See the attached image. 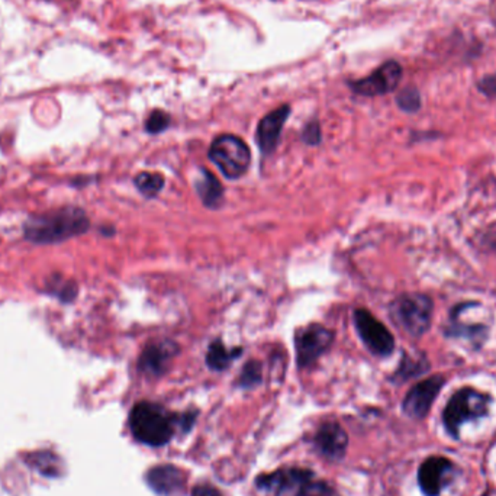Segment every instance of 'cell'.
<instances>
[{
	"label": "cell",
	"instance_id": "obj_13",
	"mask_svg": "<svg viewBox=\"0 0 496 496\" xmlns=\"http://www.w3.org/2000/svg\"><path fill=\"white\" fill-rule=\"evenodd\" d=\"M290 115V106L283 105L276 111L270 112L258 122L257 144L263 155L267 156L276 150L279 139H281L282 130Z\"/></svg>",
	"mask_w": 496,
	"mask_h": 496
},
{
	"label": "cell",
	"instance_id": "obj_26",
	"mask_svg": "<svg viewBox=\"0 0 496 496\" xmlns=\"http://www.w3.org/2000/svg\"><path fill=\"white\" fill-rule=\"evenodd\" d=\"M302 139H304V143L308 144V146H318V144L321 143L320 122L312 121V122L307 123L304 131H302Z\"/></svg>",
	"mask_w": 496,
	"mask_h": 496
},
{
	"label": "cell",
	"instance_id": "obj_5",
	"mask_svg": "<svg viewBox=\"0 0 496 496\" xmlns=\"http://www.w3.org/2000/svg\"><path fill=\"white\" fill-rule=\"evenodd\" d=\"M209 158L223 176L235 181L247 173L250 167L251 153L240 137L223 134L214 139L209 148Z\"/></svg>",
	"mask_w": 496,
	"mask_h": 496
},
{
	"label": "cell",
	"instance_id": "obj_15",
	"mask_svg": "<svg viewBox=\"0 0 496 496\" xmlns=\"http://www.w3.org/2000/svg\"><path fill=\"white\" fill-rule=\"evenodd\" d=\"M147 483L160 495H172L183 488L185 475L176 466L163 465L153 467L147 474Z\"/></svg>",
	"mask_w": 496,
	"mask_h": 496
},
{
	"label": "cell",
	"instance_id": "obj_11",
	"mask_svg": "<svg viewBox=\"0 0 496 496\" xmlns=\"http://www.w3.org/2000/svg\"><path fill=\"white\" fill-rule=\"evenodd\" d=\"M177 351H179V346L170 340L150 342L139 356V372L150 377L162 376L167 372V367Z\"/></svg>",
	"mask_w": 496,
	"mask_h": 496
},
{
	"label": "cell",
	"instance_id": "obj_12",
	"mask_svg": "<svg viewBox=\"0 0 496 496\" xmlns=\"http://www.w3.org/2000/svg\"><path fill=\"white\" fill-rule=\"evenodd\" d=\"M312 477H314V474L311 470L293 467V469L277 470L273 474L260 476L256 481V485L265 492L281 495V493L288 492L290 489L300 488L307 482L312 481Z\"/></svg>",
	"mask_w": 496,
	"mask_h": 496
},
{
	"label": "cell",
	"instance_id": "obj_14",
	"mask_svg": "<svg viewBox=\"0 0 496 496\" xmlns=\"http://www.w3.org/2000/svg\"><path fill=\"white\" fill-rule=\"evenodd\" d=\"M315 444L323 456L330 460H340L346 454L349 437H347L344 428L339 424L325 423L316 433Z\"/></svg>",
	"mask_w": 496,
	"mask_h": 496
},
{
	"label": "cell",
	"instance_id": "obj_10",
	"mask_svg": "<svg viewBox=\"0 0 496 496\" xmlns=\"http://www.w3.org/2000/svg\"><path fill=\"white\" fill-rule=\"evenodd\" d=\"M454 465L449 458L433 456L418 469L419 488L425 496H440L453 479Z\"/></svg>",
	"mask_w": 496,
	"mask_h": 496
},
{
	"label": "cell",
	"instance_id": "obj_28",
	"mask_svg": "<svg viewBox=\"0 0 496 496\" xmlns=\"http://www.w3.org/2000/svg\"><path fill=\"white\" fill-rule=\"evenodd\" d=\"M192 496H223L221 495L215 488H211V486H197L193 489Z\"/></svg>",
	"mask_w": 496,
	"mask_h": 496
},
{
	"label": "cell",
	"instance_id": "obj_1",
	"mask_svg": "<svg viewBox=\"0 0 496 496\" xmlns=\"http://www.w3.org/2000/svg\"><path fill=\"white\" fill-rule=\"evenodd\" d=\"M90 228L86 212L78 206H64L34 215L25 223L23 234L34 244H58L85 234Z\"/></svg>",
	"mask_w": 496,
	"mask_h": 496
},
{
	"label": "cell",
	"instance_id": "obj_9",
	"mask_svg": "<svg viewBox=\"0 0 496 496\" xmlns=\"http://www.w3.org/2000/svg\"><path fill=\"white\" fill-rule=\"evenodd\" d=\"M400 79L402 67L399 63L388 62L367 78L351 81L350 88H353V92L362 97H381L393 92L399 86Z\"/></svg>",
	"mask_w": 496,
	"mask_h": 496
},
{
	"label": "cell",
	"instance_id": "obj_7",
	"mask_svg": "<svg viewBox=\"0 0 496 496\" xmlns=\"http://www.w3.org/2000/svg\"><path fill=\"white\" fill-rule=\"evenodd\" d=\"M334 332L321 324H311L300 328L295 334V350L300 369L311 367L330 349Z\"/></svg>",
	"mask_w": 496,
	"mask_h": 496
},
{
	"label": "cell",
	"instance_id": "obj_8",
	"mask_svg": "<svg viewBox=\"0 0 496 496\" xmlns=\"http://www.w3.org/2000/svg\"><path fill=\"white\" fill-rule=\"evenodd\" d=\"M444 385H446V379L440 374L419 382L407 393L402 402V411L412 419L425 418Z\"/></svg>",
	"mask_w": 496,
	"mask_h": 496
},
{
	"label": "cell",
	"instance_id": "obj_20",
	"mask_svg": "<svg viewBox=\"0 0 496 496\" xmlns=\"http://www.w3.org/2000/svg\"><path fill=\"white\" fill-rule=\"evenodd\" d=\"M427 369H430V366L427 365V362L414 360V358L409 357V356H404V360H402L399 369H398L397 374H395V379L408 381L411 377H416L418 376V374H423L424 372H427Z\"/></svg>",
	"mask_w": 496,
	"mask_h": 496
},
{
	"label": "cell",
	"instance_id": "obj_21",
	"mask_svg": "<svg viewBox=\"0 0 496 496\" xmlns=\"http://www.w3.org/2000/svg\"><path fill=\"white\" fill-rule=\"evenodd\" d=\"M260 382H262V365L256 362V360H251L244 366L241 376H240L239 385L243 386V388H254Z\"/></svg>",
	"mask_w": 496,
	"mask_h": 496
},
{
	"label": "cell",
	"instance_id": "obj_6",
	"mask_svg": "<svg viewBox=\"0 0 496 496\" xmlns=\"http://www.w3.org/2000/svg\"><path fill=\"white\" fill-rule=\"evenodd\" d=\"M354 327L363 344L369 349L370 353L379 357H388L395 350V339L392 332L374 318L367 309L354 311Z\"/></svg>",
	"mask_w": 496,
	"mask_h": 496
},
{
	"label": "cell",
	"instance_id": "obj_4",
	"mask_svg": "<svg viewBox=\"0 0 496 496\" xmlns=\"http://www.w3.org/2000/svg\"><path fill=\"white\" fill-rule=\"evenodd\" d=\"M433 311V299L423 293H405L391 305L393 323L416 339L423 337L430 330Z\"/></svg>",
	"mask_w": 496,
	"mask_h": 496
},
{
	"label": "cell",
	"instance_id": "obj_27",
	"mask_svg": "<svg viewBox=\"0 0 496 496\" xmlns=\"http://www.w3.org/2000/svg\"><path fill=\"white\" fill-rule=\"evenodd\" d=\"M477 88H479L485 97L496 99V73L491 74V76H485V78L482 79V80L477 83Z\"/></svg>",
	"mask_w": 496,
	"mask_h": 496
},
{
	"label": "cell",
	"instance_id": "obj_18",
	"mask_svg": "<svg viewBox=\"0 0 496 496\" xmlns=\"http://www.w3.org/2000/svg\"><path fill=\"white\" fill-rule=\"evenodd\" d=\"M486 330L488 328L483 325H466L460 323L458 318L451 316L450 327L447 328V335L449 337H458V339H467L472 342L482 344L486 337Z\"/></svg>",
	"mask_w": 496,
	"mask_h": 496
},
{
	"label": "cell",
	"instance_id": "obj_19",
	"mask_svg": "<svg viewBox=\"0 0 496 496\" xmlns=\"http://www.w3.org/2000/svg\"><path fill=\"white\" fill-rule=\"evenodd\" d=\"M134 183L141 195L151 199V198H156L158 193L162 192L165 181L163 174L143 172V173H139V176L135 177Z\"/></svg>",
	"mask_w": 496,
	"mask_h": 496
},
{
	"label": "cell",
	"instance_id": "obj_25",
	"mask_svg": "<svg viewBox=\"0 0 496 496\" xmlns=\"http://www.w3.org/2000/svg\"><path fill=\"white\" fill-rule=\"evenodd\" d=\"M55 289L51 292L55 293V297L60 298L63 302H71L78 297V286L73 282H55L53 283Z\"/></svg>",
	"mask_w": 496,
	"mask_h": 496
},
{
	"label": "cell",
	"instance_id": "obj_24",
	"mask_svg": "<svg viewBox=\"0 0 496 496\" xmlns=\"http://www.w3.org/2000/svg\"><path fill=\"white\" fill-rule=\"evenodd\" d=\"M170 125V116L163 111H155L148 116L146 130L148 134H160Z\"/></svg>",
	"mask_w": 496,
	"mask_h": 496
},
{
	"label": "cell",
	"instance_id": "obj_17",
	"mask_svg": "<svg viewBox=\"0 0 496 496\" xmlns=\"http://www.w3.org/2000/svg\"><path fill=\"white\" fill-rule=\"evenodd\" d=\"M241 354H243V349L228 350L223 342L214 341L209 346L208 354H206V365L209 366V369L223 372V370L228 369L235 358L240 357Z\"/></svg>",
	"mask_w": 496,
	"mask_h": 496
},
{
	"label": "cell",
	"instance_id": "obj_16",
	"mask_svg": "<svg viewBox=\"0 0 496 496\" xmlns=\"http://www.w3.org/2000/svg\"><path fill=\"white\" fill-rule=\"evenodd\" d=\"M195 189L205 206L215 209L223 205V188L221 181L206 169H199L195 177Z\"/></svg>",
	"mask_w": 496,
	"mask_h": 496
},
{
	"label": "cell",
	"instance_id": "obj_3",
	"mask_svg": "<svg viewBox=\"0 0 496 496\" xmlns=\"http://www.w3.org/2000/svg\"><path fill=\"white\" fill-rule=\"evenodd\" d=\"M491 402L492 398L486 393L479 392L476 389H458L442 411V424L447 433L454 440H458L463 424L477 421L488 416Z\"/></svg>",
	"mask_w": 496,
	"mask_h": 496
},
{
	"label": "cell",
	"instance_id": "obj_23",
	"mask_svg": "<svg viewBox=\"0 0 496 496\" xmlns=\"http://www.w3.org/2000/svg\"><path fill=\"white\" fill-rule=\"evenodd\" d=\"M297 496H340L332 486L325 482H307L300 486Z\"/></svg>",
	"mask_w": 496,
	"mask_h": 496
},
{
	"label": "cell",
	"instance_id": "obj_22",
	"mask_svg": "<svg viewBox=\"0 0 496 496\" xmlns=\"http://www.w3.org/2000/svg\"><path fill=\"white\" fill-rule=\"evenodd\" d=\"M397 104L402 111L416 112L421 108V97L416 88H407L399 92L397 97Z\"/></svg>",
	"mask_w": 496,
	"mask_h": 496
},
{
	"label": "cell",
	"instance_id": "obj_2",
	"mask_svg": "<svg viewBox=\"0 0 496 496\" xmlns=\"http://www.w3.org/2000/svg\"><path fill=\"white\" fill-rule=\"evenodd\" d=\"M130 427L137 441L146 446L162 447L173 437L176 418L160 405L139 402L132 408Z\"/></svg>",
	"mask_w": 496,
	"mask_h": 496
}]
</instances>
